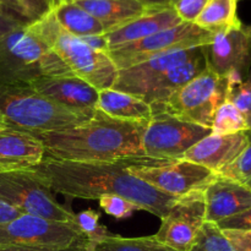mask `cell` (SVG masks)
I'll use <instances>...</instances> for the list:
<instances>
[{
  "label": "cell",
  "instance_id": "6da1fadb",
  "mask_svg": "<svg viewBox=\"0 0 251 251\" xmlns=\"http://www.w3.org/2000/svg\"><path fill=\"white\" fill-rule=\"evenodd\" d=\"M173 159L147 156L126 157L113 162H69L44 157L32 171L55 193L73 199L98 200L114 195L131 201L163 218L179 198L159 191L129 172L131 167L166 166Z\"/></svg>",
  "mask_w": 251,
  "mask_h": 251
},
{
  "label": "cell",
  "instance_id": "7a4b0ae2",
  "mask_svg": "<svg viewBox=\"0 0 251 251\" xmlns=\"http://www.w3.org/2000/svg\"><path fill=\"white\" fill-rule=\"evenodd\" d=\"M149 124V123H147ZM146 123L125 122L96 109L92 119L53 131H25L44 146V157L69 162H113L145 156L142 135Z\"/></svg>",
  "mask_w": 251,
  "mask_h": 251
},
{
  "label": "cell",
  "instance_id": "3957f363",
  "mask_svg": "<svg viewBox=\"0 0 251 251\" xmlns=\"http://www.w3.org/2000/svg\"><path fill=\"white\" fill-rule=\"evenodd\" d=\"M96 110L73 109L38 95L28 85L0 83V127L19 131H53L77 126Z\"/></svg>",
  "mask_w": 251,
  "mask_h": 251
},
{
  "label": "cell",
  "instance_id": "277c9868",
  "mask_svg": "<svg viewBox=\"0 0 251 251\" xmlns=\"http://www.w3.org/2000/svg\"><path fill=\"white\" fill-rule=\"evenodd\" d=\"M27 29L49 47L74 75L98 91L113 87L118 70L109 55L95 50L80 37L65 31L58 24L53 12L27 26Z\"/></svg>",
  "mask_w": 251,
  "mask_h": 251
},
{
  "label": "cell",
  "instance_id": "5b68a950",
  "mask_svg": "<svg viewBox=\"0 0 251 251\" xmlns=\"http://www.w3.org/2000/svg\"><path fill=\"white\" fill-rule=\"evenodd\" d=\"M44 76L75 75L27 26L0 37V83L29 85Z\"/></svg>",
  "mask_w": 251,
  "mask_h": 251
},
{
  "label": "cell",
  "instance_id": "8992f818",
  "mask_svg": "<svg viewBox=\"0 0 251 251\" xmlns=\"http://www.w3.org/2000/svg\"><path fill=\"white\" fill-rule=\"evenodd\" d=\"M229 81L207 66L164 103L150 104L152 112H166L184 122L211 129L216 112L227 100Z\"/></svg>",
  "mask_w": 251,
  "mask_h": 251
},
{
  "label": "cell",
  "instance_id": "52a82bcc",
  "mask_svg": "<svg viewBox=\"0 0 251 251\" xmlns=\"http://www.w3.org/2000/svg\"><path fill=\"white\" fill-rule=\"evenodd\" d=\"M0 199L22 215L75 225L76 213L59 202L53 190L32 169L1 172Z\"/></svg>",
  "mask_w": 251,
  "mask_h": 251
},
{
  "label": "cell",
  "instance_id": "ba28073f",
  "mask_svg": "<svg viewBox=\"0 0 251 251\" xmlns=\"http://www.w3.org/2000/svg\"><path fill=\"white\" fill-rule=\"evenodd\" d=\"M212 36L213 33L200 28L195 24L181 22L140 41L109 49L107 54L117 70H123L154 56L181 49L208 46L212 41Z\"/></svg>",
  "mask_w": 251,
  "mask_h": 251
},
{
  "label": "cell",
  "instance_id": "9c48e42d",
  "mask_svg": "<svg viewBox=\"0 0 251 251\" xmlns=\"http://www.w3.org/2000/svg\"><path fill=\"white\" fill-rule=\"evenodd\" d=\"M212 134L201 125L184 122L166 112H152L142 135L145 156L158 159H180L196 142Z\"/></svg>",
  "mask_w": 251,
  "mask_h": 251
},
{
  "label": "cell",
  "instance_id": "30bf717a",
  "mask_svg": "<svg viewBox=\"0 0 251 251\" xmlns=\"http://www.w3.org/2000/svg\"><path fill=\"white\" fill-rule=\"evenodd\" d=\"M88 243L75 225L21 215L11 222L0 225V248L12 245L68 248Z\"/></svg>",
  "mask_w": 251,
  "mask_h": 251
},
{
  "label": "cell",
  "instance_id": "8fae6325",
  "mask_svg": "<svg viewBox=\"0 0 251 251\" xmlns=\"http://www.w3.org/2000/svg\"><path fill=\"white\" fill-rule=\"evenodd\" d=\"M207 48L208 66L218 76L227 77L229 85L243 82L251 64V31L240 25L213 33Z\"/></svg>",
  "mask_w": 251,
  "mask_h": 251
},
{
  "label": "cell",
  "instance_id": "7c38bea8",
  "mask_svg": "<svg viewBox=\"0 0 251 251\" xmlns=\"http://www.w3.org/2000/svg\"><path fill=\"white\" fill-rule=\"evenodd\" d=\"M129 172L159 191L176 198L203 191L217 176L211 169L184 159H176L166 166L131 167Z\"/></svg>",
  "mask_w": 251,
  "mask_h": 251
},
{
  "label": "cell",
  "instance_id": "4fadbf2b",
  "mask_svg": "<svg viewBox=\"0 0 251 251\" xmlns=\"http://www.w3.org/2000/svg\"><path fill=\"white\" fill-rule=\"evenodd\" d=\"M203 191L181 196L162 218L157 234L158 242L176 251H189L205 221Z\"/></svg>",
  "mask_w": 251,
  "mask_h": 251
},
{
  "label": "cell",
  "instance_id": "5bb4252c",
  "mask_svg": "<svg viewBox=\"0 0 251 251\" xmlns=\"http://www.w3.org/2000/svg\"><path fill=\"white\" fill-rule=\"evenodd\" d=\"M202 47V46H201ZM200 47L172 51L163 55L154 56L146 61L132 65L130 68L118 70L117 78L112 88L122 92L130 93L142 98L147 88L168 69L180 64L195 55Z\"/></svg>",
  "mask_w": 251,
  "mask_h": 251
},
{
  "label": "cell",
  "instance_id": "9a60e30c",
  "mask_svg": "<svg viewBox=\"0 0 251 251\" xmlns=\"http://www.w3.org/2000/svg\"><path fill=\"white\" fill-rule=\"evenodd\" d=\"M28 86L58 104L87 112L96 110L100 91L77 76H44Z\"/></svg>",
  "mask_w": 251,
  "mask_h": 251
},
{
  "label": "cell",
  "instance_id": "2e32d148",
  "mask_svg": "<svg viewBox=\"0 0 251 251\" xmlns=\"http://www.w3.org/2000/svg\"><path fill=\"white\" fill-rule=\"evenodd\" d=\"M203 198L206 222L217 223L251 208V189L218 174L203 190Z\"/></svg>",
  "mask_w": 251,
  "mask_h": 251
},
{
  "label": "cell",
  "instance_id": "e0dca14e",
  "mask_svg": "<svg viewBox=\"0 0 251 251\" xmlns=\"http://www.w3.org/2000/svg\"><path fill=\"white\" fill-rule=\"evenodd\" d=\"M248 142L249 131L232 135L210 134L190 147L180 159L200 164L217 174L242 153Z\"/></svg>",
  "mask_w": 251,
  "mask_h": 251
},
{
  "label": "cell",
  "instance_id": "ac0fdd59",
  "mask_svg": "<svg viewBox=\"0 0 251 251\" xmlns=\"http://www.w3.org/2000/svg\"><path fill=\"white\" fill-rule=\"evenodd\" d=\"M44 154L42 142L31 134L0 127V173L32 168Z\"/></svg>",
  "mask_w": 251,
  "mask_h": 251
},
{
  "label": "cell",
  "instance_id": "d6986e66",
  "mask_svg": "<svg viewBox=\"0 0 251 251\" xmlns=\"http://www.w3.org/2000/svg\"><path fill=\"white\" fill-rule=\"evenodd\" d=\"M208 66L207 48L200 47L198 53L188 60L172 66L164 71L145 92L141 100L149 104L164 103L176 91L200 75Z\"/></svg>",
  "mask_w": 251,
  "mask_h": 251
},
{
  "label": "cell",
  "instance_id": "ffe728a7",
  "mask_svg": "<svg viewBox=\"0 0 251 251\" xmlns=\"http://www.w3.org/2000/svg\"><path fill=\"white\" fill-rule=\"evenodd\" d=\"M181 20L176 15L173 7H166L161 10H153L124 26L104 33L108 43V50L123 44L132 43L146 37L171 28L181 24Z\"/></svg>",
  "mask_w": 251,
  "mask_h": 251
},
{
  "label": "cell",
  "instance_id": "44dd1931",
  "mask_svg": "<svg viewBox=\"0 0 251 251\" xmlns=\"http://www.w3.org/2000/svg\"><path fill=\"white\" fill-rule=\"evenodd\" d=\"M73 2L95 16L103 25L105 33L153 11L137 0H78Z\"/></svg>",
  "mask_w": 251,
  "mask_h": 251
},
{
  "label": "cell",
  "instance_id": "7402d4cb",
  "mask_svg": "<svg viewBox=\"0 0 251 251\" xmlns=\"http://www.w3.org/2000/svg\"><path fill=\"white\" fill-rule=\"evenodd\" d=\"M96 109L125 122L147 124L152 118V108L149 103L137 96L117 91L114 88L100 91Z\"/></svg>",
  "mask_w": 251,
  "mask_h": 251
},
{
  "label": "cell",
  "instance_id": "603a6c76",
  "mask_svg": "<svg viewBox=\"0 0 251 251\" xmlns=\"http://www.w3.org/2000/svg\"><path fill=\"white\" fill-rule=\"evenodd\" d=\"M58 24L76 37L104 34L105 28L95 16L78 6L76 2L65 1L51 10Z\"/></svg>",
  "mask_w": 251,
  "mask_h": 251
},
{
  "label": "cell",
  "instance_id": "cb8c5ba5",
  "mask_svg": "<svg viewBox=\"0 0 251 251\" xmlns=\"http://www.w3.org/2000/svg\"><path fill=\"white\" fill-rule=\"evenodd\" d=\"M237 10L238 0H207L194 24L211 33L226 31L243 24Z\"/></svg>",
  "mask_w": 251,
  "mask_h": 251
},
{
  "label": "cell",
  "instance_id": "d4e9b609",
  "mask_svg": "<svg viewBox=\"0 0 251 251\" xmlns=\"http://www.w3.org/2000/svg\"><path fill=\"white\" fill-rule=\"evenodd\" d=\"M90 251H176L151 237L123 238L108 235L100 242L90 244Z\"/></svg>",
  "mask_w": 251,
  "mask_h": 251
},
{
  "label": "cell",
  "instance_id": "484cf974",
  "mask_svg": "<svg viewBox=\"0 0 251 251\" xmlns=\"http://www.w3.org/2000/svg\"><path fill=\"white\" fill-rule=\"evenodd\" d=\"M211 130L213 135H232L242 131H250L244 115L229 100H226L220 105L213 117Z\"/></svg>",
  "mask_w": 251,
  "mask_h": 251
},
{
  "label": "cell",
  "instance_id": "4316f807",
  "mask_svg": "<svg viewBox=\"0 0 251 251\" xmlns=\"http://www.w3.org/2000/svg\"><path fill=\"white\" fill-rule=\"evenodd\" d=\"M189 251H234V249L216 223L205 222Z\"/></svg>",
  "mask_w": 251,
  "mask_h": 251
},
{
  "label": "cell",
  "instance_id": "83f0119b",
  "mask_svg": "<svg viewBox=\"0 0 251 251\" xmlns=\"http://www.w3.org/2000/svg\"><path fill=\"white\" fill-rule=\"evenodd\" d=\"M100 212L95 210H85L81 211L80 213L75 215V225L80 229V232L87 238L88 243L100 242L108 237L109 232L104 226L100 225Z\"/></svg>",
  "mask_w": 251,
  "mask_h": 251
},
{
  "label": "cell",
  "instance_id": "f1b7e54d",
  "mask_svg": "<svg viewBox=\"0 0 251 251\" xmlns=\"http://www.w3.org/2000/svg\"><path fill=\"white\" fill-rule=\"evenodd\" d=\"M217 174L242 184L247 183L248 179L251 176V131H249V142L242 153L229 166L221 169Z\"/></svg>",
  "mask_w": 251,
  "mask_h": 251
},
{
  "label": "cell",
  "instance_id": "f546056e",
  "mask_svg": "<svg viewBox=\"0 0 251 251\" xmlns=\"http://www.w3.org/2000/svg\"><path fill=\"white\" fill-rule=\"evenodd\" d=\"M227 100L232 102L247 119L251 131V77L248 76L243 82L229 85Z\"/></svg>",
  "mask_w": 251,
  "mask_h": 251
},
{
  "label": "cell",
  "instance_id": "4dcf8cb0",
  "mask_svg": "<svg viewBox=\"0 0 251 251\" xmlns=\"http://www.w3.org/2000/svg\"><path fill=\"white\" fill-rule=\"evenodd\" d=\"M98 201H100V207L107 215L112 216L117 220H125V218L130 217L135 211H140L139 206L126 199L120 198V196H102L100 199H98Z\"/></svg>",
  "mask_w": 251,
  "mask_h": 251
},
{
  "label": "cell",
  "instance_id": "1f68e13d",
  "mask_svg": "<svg viewBox=\"0 0 251 251\" xmlns=\"http://www.w3.org/2000/svg\"><path fill=\"white\" fill-rule=\"evenodd\" d=\"M207 0H178L172 5L176 10V15L183 22H191L194 24L199 15L201 14L205 7Z\"/></svg>",
  "mask_w": 251,
  "mask_h": 251
},
{
  "label": "cell",
  "instance_id": "d6a6232c",
  "mask_svg": "<svg viewBox=\"0 0 251 251\" xmlns=\"http://www.w3.org/2000/svg\"><path fill=\"white\" fill-rule=\"evenodd\" d=\"M15 1L26 12L32 24L51 11L47 0H15Z\"/></svg>",
  "mask_w": 251,
  "mask_h": 251
},
{
  "label": "cell",
  "instance_id": "836d02e7",
  "mask_svg": "<svg viewBox=\"0 0 251 251\" xmlns=\"http://www.w3.org/2000/svg\"><path fill=\"white\" fill-rule=\"evenodd\" d=\"M216 225L222 230H251V208L237 216L220 221Z\"/></svg>",
  "mask_w": 251,
  "mask_h": 251
},
{
  "label": "cell",
  "instance_id": "e575fe53",
  "mask_svg": "<svg viewBox=\"0 0 251 251\" xmlns=\"http://www.w3.org/2000/svg\"><path fill=\"white\" fill-rule=\"evenodd\" d=\"M234 251H251V230H223Z\"/></svg>",
  "mask_w": 251,
  "mask_h": 251
},
{
  "label": "cell",
  "instance_id": "d590c367",
  "mask_svg": "<svg viewBox=\"0 0 251 251\" xmlns=\"http://www.w3.org/2000/svg\"><path fill=\"white\" fill-rule=\"evenodd\" d=\"M0 251H90V243L74 244L68 248L55 247H27V245H12L0 248Z\"/></svg>",
  "mask_w": 251,
  "mask_h": 251
},
{
  "label": "cell",
  "instance_id": "8d00e7d4",
  "mask_svg": "<svg viewBox=\"0 0 251 251\" xmlns=\"http://www.w3.org/2000/svg\"><path fill=\"white\" fill-rule=\"evenodd\" d=\"M22 213L20 211H17L16 208L12 207L11 205H9V203L0 199V225L11 222V221L20 217Z\"/></svg>",
  "mask_w": 251,
  "mask_h": 251
},
{
  "label": "cell",
  "instance_id": "74e56055",
  "mask_svg": "<svg viewBox=\"0 0 251 251\" xmlns=\"http://www.w3.org/2000/svg\"><path fill=\"white\" fill-rule=\"evenodd\" d=\"M87 46L95 49L97 51H103L107 53L108 51V43L105 39L104 34H98V36H87V37H80Z\"/></svg>",
  "mask_w": 251,
  "mask_h": 251
},
{
  "label": "cell",
  "instance_id": "f35d334b",
  "mask_svg": "<svg viewBox=\"0 0 251 251\" xmlns=\"http://www.w3.org/2000/svg\"><path fill=\"white\" fill-rule=\"evenodd\" d=\"M19 27H26V26H22V25L19 24V22L14 21V20L10 19L6 14H4V12L0 10V37L9 33V32L14 31V29L19 28Z\"/></svg>",
  "mask_w": 251,
  "mask_h": 251
},
{
  "label": "cell",
  "instance_id": "ab89813d",
  "mask_svg": "<svg viewBox=\"0 0 251 251\" xmlns=\"http://www.w3.org/2000/svg\"><path fill=\"white\" fill-rule=\"evenodd\" d=\"M137 1L141 2L150 10H161L172 6L169 0H137Z\"/></svg>",
  "mask_w": 251,
  "mask_h": 251
},
{
  "label": "cell",
  "instance_id": "60d3db41",
  "mask_svg": "<svg viewBox=\"0 0 251 251\" xmlns=\"http://www.w3.org/2000/svg\"><path fill=\"white\" fill-rule=\"evenodd\" d=\"M49 4V6H50V10L55 9L56 6H59V5H61L63 2H65L66 0H47Z\"/></svg>",
  "mask_w": 251,
  "mask_h": 251
},
{
  "label": "cell",
  "instance_id": "b9f144b4",
  "mask_svg": "<svg viewBox=\"0 0 251 251\" xmlns=\"http://www.w3.org/2000/svg\"><path fill=\"white\" fill-rule=\"evenodd\" d=\"M245 185H247L248 188H249V189H251V176H250L249 179H248V180H247V183H245Z\"/></svg>",
  "mask_w": 251,
  "mask_h": 251
},
{
  "label": "cell",
  "instance_id": "7bdbcfd3",
  "mask_svg": "<svg viewBox=\"0 0 251 251\" xmlns=\"http://www.w3.org/2000/svg\"><path fill=\"white\" fill-rule=\"evenodd\" d=\"M169 1H171V5H173L174 2H176V1H178V0H169Z\"/></svg>",
  "mask_w": 251,
  "mask_h": 251
},
{
  "label": "cell",
  "instance_id": "ee69618b",
  "mask_svg": "<svg viewBox=\"0 0 251 251\" xmlns=\"http://www.w3.org/2000/svg\"><path fill=\"white\" fill-rule=\"evenodd\" d=\"M66 1H78V0H66Z\"/></svg>",
  "mask_w": 251,
  "mask_h": 251
},
{
  "label": "cell",
  "instance_id": "f6af8a7d",
  "mask_svg": "<svg viewBox=\"0 0 251 251\" xmlns=\"http://www.w3.org/2000/svg\"><path fill=\"white\" fill-rule=\"evenodd\" d=\"M248 76H250V77H251V69H250V71H249V75H248Z\"/></svg>",
  "mask_w": 251,
  "mask_h": 251
},
{
  "label": "cell",
  "instance_id": "bcb514c9",
  "mask_svg": "<svg viewBox=\"0 0 251 251\" xmlns=\"http://www.w3.org/2000/svg\"><path fill=\"white\" fill-rule=\"evenodd\" d=\"M249 28H250V31H251V25H250V26H249Z\"/></svg>",
  "mask_w": 251,
  "mask_h": 251
}]
</instances>
